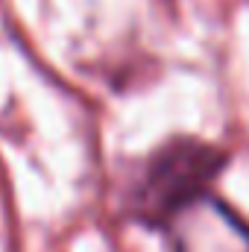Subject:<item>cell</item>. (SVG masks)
Instances as JSON below:
<instances>
[{
	"label": "cell",
	"instance_id": "2",
	"mask_svg": "<svg viewBox=\"0 0 249 252\" xmlns=\"http://www.w3.org/2000/svg\"><path fill=\"white\" fill-rule=\"evenodd\" d=\"M173 220L179 252H249V226L208 193Z\"/></svg>",
	"mask_w": 249,
	"mask_h": 252
},
{
	"label": "cell",
	"instance_id": "1",
	"mask_svg": "<svg viewBox=\"0 0 249 252\" xmlns=\"http://www.w3.org/2000/svg\"><path fill=\"white\" fill-rule=\"evenodd\" d=\"M226 164V153L196 138H173L153 153L138 188V208L150 223H170L205 196Z\"/></svg>",
	"mask_w": 249,
	"mask_h": 252
}]
</instances>
